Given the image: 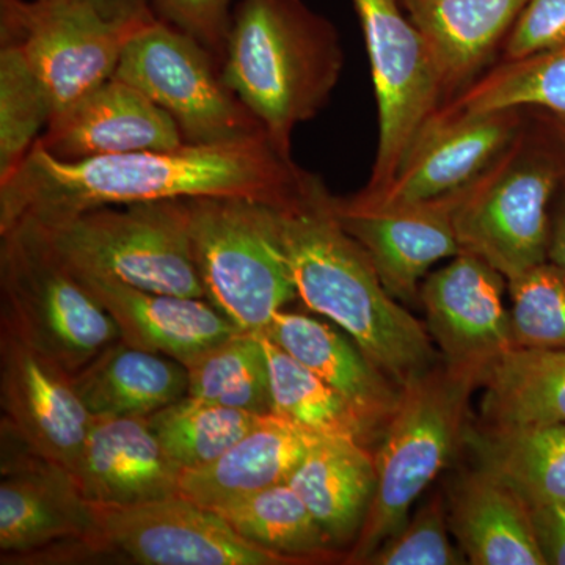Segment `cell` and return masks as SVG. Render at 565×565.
I'll use <instances>...</instances> for the list:
<instances>
[{
  "mask_svg": "<svg viewBox=\"0 0 565 565\" xmlns=\"http://www.w3.org/2000/svg\"><path fill=\"white\" fill-rule=\"evenodd\" d=\"M465 446L530 503L565 501V424L494 429L471 424Z\"/></svg>",
  "mask_w": 565,
  "mask_h": 565,
  "instance_id": "obj_28",
  "label": "cell"
},
{
  "mask_svg": "<svg viewBox=\"0 0 565 565\" xmlns=\"http://www.w3.org/2000/svg\"><path fill=\"white\" fill-rule=\"evenodd\" d=\"M508 280L468 250L430 274L419 291L426 327L446 363L487 371L515 348L511 311L504 307Z\"/></svg>",
  "mask_w": 565,
  "mask_h": 565,
  "instance_id": "obj_16",
  "label": "cell"
},
{
  "mask_svg": "<svg viewBox=\"0 0 565 565\" xmlns=\"http://www.w3.org/2000/svg\"><path fill=\"white\" fill-rule=\"evenodd\" d=\"M512 109H542L565 118V46L520 61H501L449 99L434 118Z\"/></svg>",
  "mask_w": 565,
  "mask_h": 565,
  "instance_id": "obj_29",
  "label": "cell"
},
{
  "mask_svg": "<svg viewBox=\"0 0 565 565\" xmlns=\"http://www.w3.org/2000/svg\"><path fill=\"white\" fill-rule=\"evenodd\" d=\"M52 115L50 95L21 52L0 44V182L25 161Z\"/></svg>",
  "mask_w": 565,
  "mask_h": 565,
  "instance_id": "obj_34",
  "label": "cell"
},
{
  "mask_svg": "<svg viewBox=\"0 0 565 565\" xmlns=\"http://www.w3.org/2000/svg\"><path fill=\"white\" fill-rule=\"evenodd\" d=\"M21 223L73 273L143 291L204 299L188 200L115 204L57 222Z\"/></svg>",
  "mask_w": 565,
  "mask_h": 565,
  "instance_id": "obj_5",
  "label": "cell"
},
{
  "mask_svg": "<svg viewBox=\"0 0 565 565\" xmlns=\"http://www.w3.org/2000/svg\"><path fill=\"white\" fill-rule=\"evenodd\" d=\"M188 394L199 399L273 415L269 362L262 334L237 332L184 363Z\"/></svg>",
  "mask_w": 565,
  "mask_h": 565,
  "instance_id": "obj_31",
  "label": "cell"
},
{
  "mask_svg": "<svg viewBox=\"0 0 565 565\" xmlns=\"http://www.w3.org/2000/svg\"><path fill=\"white\" fill-rule=\"evenodd\" d=\"M310 177L275 150L266 134L84 161H61L33 147L0 182V233L21 222H57L115 204L248 199L280 207L302 193Z\"/></svg>",
  "mask_w": 565,
  "mask_h": 565,
  "instance_id": "obj_1",
  "label": "cell"
},
{
  "mask_svg": "<svg viewBox=\"0 0 565 565\" xmlns=\"http://www.w3.org/2000/svg\"><path fill=\"white\" fill-rule=\"evenodd\" d=\"M2 327L71 374L120 340L99 300L28 225L0 233Z\"/></svg>",
  "mask_w": 565,
  "mask_h": 565,
  "instance_id": "obj_7",
  "label": "cell"
},
{
  "mask_svg": "<svg viewBox=\"0 0 565 565\" xmlns=\"http://www.w3.org/2000/svg\"><path fill=\"white\" fill-rule=\"evenodd\" d=\"M470 188L434 202L381 210L345 206L334 196V210L345 232L370 256L390 296L403 305H416L419 282L430 267L462 250L455 215Z\"/></svg>",
  "mask_w": 565,
  "mask_h": 565,
  "instance_id": "obj_17",
  "label": "cell"
},
{
  "mask_svg": "<svg viewBox=\"0 0 565 565\" xmlns=\"http://www.w3.org/2000/svg\"><path fill=\"white\" fill-rule=\"evenodd\" d=\"M104 552L143 565H288L248 542L221 514L182 494L134 505L92 504Z\"/></svg>",
  "mask_w": 565,
  "mask_h": 565,
  "instance_id": "obj_12",
  "label": "cell"
},
{
  "mask_svg": "<svg viewBox=\"0 0 565 565\" xmlns=\"http://www.w3.org/2000/svg\"><path fill=\"white\" fill-rule=\"evenodd\" d=\"M244 539L299 564L337 556V546L288 482L215 509Z\"/></svg>",
  "mask_w": 565,
  "mask_h": 565,
  "instance_id": "obj_30",
  "label": "cell"
},
{
  "mask_svg": "<svg viewBox=\"0 0 565 565\" xmlns=\"http://www.w3.org/2000/svg\"><path fill=\"white\" fill-rule=\"evenodd\" d=\"M0 404L2 426L36 455L76 471L95 418L73 374L7 327L0 330Z\"/></svg>",
  "mask_w": 565,
  "mask_h": 565,
  "instance_id": "obj_15",
  "label": "cell"
},
{
  "mask_svg": "<svg viewBox=\"0 0 565 565\" xmlns=\"http://www.w3.org/2000/svg\"><path fill=\"white\" fill-rule=\"evenodd\" d=\"M184 143L177 122L143 93L111 79L52 115L35 147L61 161L147 150H172Z\"/></svg>",
  "mask_w": 565,
  "mask_h": 565,
  "instance_id": "obj_18",
  "label": "cell"
},
{
  "mask_svg": "<svg viewBox=\"0 0 565 565\" xmlns=\"http://www.w3.org/2000/svg\"><path fill=\"white\" fill-rule=\"evenodd\" d=\"M65 545L104 552L93 505L66 468L36 455L9 427L2 426L3 556L44 555Z\"/></svg>",
  "mask_w": 565,
  "mask_h": 565,
  "instance_id": "obj_13",
  "label": "cell"
},
{
  "mask_svg": "<svg viewBox=\"0 0 565 565\" xmlns=\"http://www.w3.org/2000/svg\"><path fill=\"white\" fill-rule=\"evenodd\" d=\"M343 65L337 29L303 0H239L234 7L223 81L286 158L296 129L329 103Z\"/></svg>",
  "mask_w": 565,
  "mask_h": 565,
  "instance_id": "obj_3",
  "label": "cell"
},
{
  "mask_svg": "<svg viewBox=\"0 0 565 565\" xmlns=\"http://www.w3.org/2000/svg\"><path fill=\"white\" fill-rule=\"evenodd\" d=\"M508 289L515 348L565 349V270L546 262Z\"/></svg>",
  "mask_w": 565,
  "mask_h": 565,
  "instance_id": "obj_35",
  "label": "cell"
},
{
  "mask_svg": "<svg viewBox=\"0 0 565 565\" xmlns=\"http://www.w3.org/2000/svg\"><path fill=\"white\" fill-rule=\"evenodd\" d=\"M277 214L297 296L308 310L348 333L399 385L441 359L427 327L390 296L367 253L345 232L321 178L311 174Z\"/></svg>",
  "mask_w": 565,
  "mask_h": 565,
  "instance_id": "obj_2",
  "label": "cell"
},
{
  "mask_svg": "<svg viewBox=\"0 0 565 565\" xmlns=\"http://www.w3.org/2000/svg\"><path fill=\"white\" fill-rule=\"evenodd\" d=\"M237 2L239 0H150V6L158 20L199 40L222 65Z\"/></svg>",
  "mask_w": 565,
  "mask_h": 565,
  "instance_id": "obj_37",
  "label": "cell"
},
{
  "mask_svg": "<svg viewBox=\"0 0 565 565\" xmlns=\"http://www.w3.org/2000/svg\"><path fill=\"white\" fill-rule=\"evenodd\" d=\"M73 382L93 418H148L189 388L184 364L122 340L76 371Z\"/></svg>",
  "mask_w": 565,
  "mask_h": 565,
  "instance_id": "obj_26",
  "label": "cell"
},
{
  "mask_svg": "<svg viewBox=\"0 0 565 565\" xmlns=\"http://www.w3.org/2000/svg\"><path fill=\"white\" fill-rule=\"evenodd\" d=\"M484 371L438 360L404 385L403 399L373 449L375 492L345 559H364L404 526L412 505L456 459L470 429V401Z\"/></svg>",
  "mask_w": 565,
  "mask_h": 565,
  "instance_id": "obj_4",
  "label": "cell"
},
{
  "mask_svg": "<svg viewBox=\"0 0 565 565\" xmlns=\"http://www.w3.org/2000/svg\"><path fill=\"white\" fill-rule=\"evenodd\" d=\"M348 401L375 445L403 399L404 386L384 373L341 329L278 311L263 333Z\"/></svg>",
  "mask_w": 565,
  "mask_h": 565,
  "instance_id": "obj_19",
  "label": "cell"
},
{
  "mask_svg": "<svg viewBox=\"0 0 565 565\" xmlns=\"http://www.w3.org/2000/svg\"><path fill=\"white\" fill-rule=\"evenodd\" d=\"M373 449L351 437L321 435L288 484L299 493L337 548L353 545L375 492Z\"/></svg>",
  "mask_w": 565,
  "mask_h": 565,
  "instance_id": "obj_25",
  "label": "cell"
},
{
  "mask_svg": "<svg viewBox=\"0 0 565 565\" xmlns=\"http://www.w3.org/2000/svg\"><path fill=\"white\" fill-rule=\"evenodd\" d=\"M318 437L280 416H263L215 462L182 471L180 494L215 511L288 482Z\"/></svg>",
  "mask_w": 565,
  "mask_h": 565,
  "instance_id": "obj_24",
  "label": "cell"
},
{
  "mask_svg": "<svg viewBox=\"0 0 565 565\" xmlns=\"http://www.w3.org/2000/svg\"><path fill=\"white\" fill-rule=\"evenodd\" d=\"M526 110L433 118L388 188L340 199L359 210L411 206L445 199L484 177L526 128Z\"/></svg>",
  "mask_w": 565,
  "mask_h": 565,
  "instance_id": "obj_14",
  "label": "cell"
},
{
  "mask_svg": "<svg viewBox=\"0 0 565 565\" xmlns=\"http://www.w3.org/2000/svg\"><path fill=\"white\" fill-rule=\"evenodd\" d=\"M446 503L449 530L467 563L545 565L530 503L484 465L457 476Z\"/></svg>",
  "mask_w": 565,
  "mask_h": 565,
  "instance_id": "obj_22",
  "label": "cell"
},
{
  "mask_svg": "<svg viewBox=\"0 0 565 565\" xmlns=\"http://www.w3.org/2000/svg\"><path fill=\"white\" fill-rule=\"evenodd\" d=\"M263 416L185 394L147 419L167 455L185 471L215 462Z\"/></svg>",
  "mask_w": 565,
  "mask_h": 565,
  "instance_id": "obj_33",
  "label": "cell"
},
{
  "mask_svg": "<svg viewBox=\"0 0 565 565\" xmlns=\"http://www.w3.org/2000/svg\"><path fill=\"white\" fill-rule=\"evenodd\" d=\"M448 503L441 492L429 498L408 516L388 541L374 550L363 564L370 565H459L463 553L448 537Z\"/></svg>",
  "mask_w": 565,
  "mask_h": 565,
  "instance_id": "obj_36",
  "label": "cell"
},
{
  "mask_svg": "<svg viewBox=\"0 0 565 565\" xmlns=\"http://www.w3.org/2000/svg\"><path fill=\"white\" fill-rule=\"evenodd\" d=\"M527 2L401 0L429 44L444 82L446 103L486 73V66L497 55L498 47H503Z\"/></svg>",
  "mask_w": 565,
  "mask_h": 565,
  "instance_id": "obj_23",
  "label": "cell"
},
{
  "mask_svg": "<svg viewBox=\"0 0 565 565\" xmlns=\"http://www.w3.org/2000/svg\"><path fill=\"white\" fill-rule=\"evenodd\" d=\"M147 22L110 21L79 0H0V44L21 52L54 114L111 79Z\"/></svg>",
  "mask_w": 565,
  "mask_h": 565,
  "instance_id": "obj_11",
  "label": "cell"
},
{
  "mask_svg": "<svg viewBox=\"0 0 565 565\" xmlns=\"http://www.w3.org/2000/svg\"><path fill=\"white\" fill-rule=\"evenodd\" d=\"M531 515L545 565H565V501L531 505Z\"/></svg>",
  "mask_w": 565,
  "mask_h": 565,
  "instance_id": "obj_39",
  "label": "cell"
},
{
  "mask_svg": "<svg viewBox=\"0 0 565 565\" xmlns=\"http://www.w3.org/2000/svg\"><path fill=\"white\" fill-rule=\"evenodd\" d=\"M182 470L147 418H95L73 476L90 504L134 505L180 494Z\"/></svg>",
  "mask_w": 565,
  "mask_h": 565,
  "instance_id": "obj_20",
  "label": "cell"
},
{
  "mask_svg": "<svg viewBox=\"0 0 565 565\" xmlns=\"http://www.w3.org/2000/svg\"><path fill=\"white\" fill-rule=\"evenodd\" d=\"M563 46L565 0H530L501 47V61H520Z\"/></svg>",
  "mask_w": 565,
  "mask_h": 565,
  "instance_id": "obj_38",
  "label": "cell"
},
{
  "mask_svg": "<svg viewBox=\"0 0 565 565\" xmlns=\"http://www.w3.org/2000/svg\"><path fill=\"white\" fill-rule=\"evenodd\" d=\"M110 21L147 22L154 20L150 0H79Z\"/></svg>",
  "mask_w": 565,
  "mask_h": 565,
  "instance_id": "obj_40",
  "label": "cell"
},
{
  "mask_svg": "<svg viewBox=\"0 0 565 565\" xmlns=\"http://www.w3.org/2000/svg\"><path fill=\"white\" fill-rule=\"evenodd\" d=\"M76 275L117 323L120 340L134 348L162 353L184 364L211 345L243 332L210 300L143 291L92 275Z\"/></svg>",
  "mask_w": 565,
  "mask_h": 565,
  "instance_id": "obj_21",
  "label": "cell"
},
{
  "mask_svg": "<svg viewBox=\"0 0 565 565\" xmlns=\"http://www.w3.org/2000/svg\"><path fill=\"white\" fill-rule=\"evenodd\" d=\"M193 259L210 300L243 332L263 333L299 299L277 206L248 199L188 200Z\"/></svg>",
  "mask_w": 565,
  "mask_h": 565,
  "instance_id": "obj_6",
  "label": "cell"
},
{
  "mask_svg": "<svg viewBox=\"0 0 565 565\" xmlns=\"http://www.w3.org/2000/svg\"><path fill=\"white\" fill-rule=\"evenodd\" d=\"M557 128L561 129V132H563V136L565 137V118H556Z\"/></svg>",
  "mask_w": 565,
  "mask_h": 565,
  "instance_id": "obj_42",
  "label": "cell"
},
{
  "mask_svg": "<svg viewBox=\"0 0 565 565\" xmlns=\"http://www.w3.org/2000/svg\"><path fill=\"white\" fill-rule=\"evenodd\" d=\"M563 180V166L535 145L526 126L457 206L460 248L481 256L508 281L548 262L552 204Z\"/></svg>",
  "mask_w": 565,
  "mask_h": 565,
  "instance_id": "obj_8",
  "label": "cell"
},
{
  "mask_svg": "<svg viewBox=\"0 0 565 565\" xmlns=\"http://www.w3.org/2000/svg\"><path fill=\"white\" fill-rule=\"evenodd\" d=\"M262 340L269 362L273 415L308 433L351 437L374 449L373 438L362 419L340 393L269 338L262 334Z\"/></svg>",
  "mask_w": 565,
  "mask_h": 565,
  "instance_id": "obj_32",
  "label": "cell"
},
{
  "mask_svg": "<svg viewBox=\"0 0 565 565\" xmlns=\"http://www.w3.org/2000/svg\"><path fill=\"white\" fill-rule=\"evenodd\" d=\"M114 77L167 111L184 143H228L266 134L223 81L212 52L158 18L132 33Z\"/></svg>",
  "mask_w": 565,
  "mask_h": 565,
  "instance_id": "obj_9",
  "label": "cell"
},
{
  "mask_svg": "<svg viewBox=\"0 0 565 565\" xmlns=\"http://www.w3.org/2000/svg\"><path fill=\"white\" fill-rule=\"evenodd\" d=\"M548 262L565 270V193L556 203L555 211L552 212Z\"/></svg>",
  "mask_w": 565,
  "mask_h": 565,
  "instance_id": "obj_41",
  "label": "cell"
},
{
  "mask_svg": "<svg viewBox=\"0 0 565 565\" xmlns=\"http://www.w3.org/2000/svg\"><path fill=\"white\" fill-rule=\"evenodd\" d=\"M481 426L565 424V349L514 348L482 377Z\"/></svg>",
  "mask_w": 565,
  "mask_h": 565,
  "instance_id": "obj_27",
  "label": "cell"
},
{
  "mask_svg": "<svg viewBox=\"0 0 565 565\" xmlns=\"http://www.w3.org/2000/svg\"><path fill=\"white\" fill-rule=\"evenodd\" d=\"M362 28L377 102L379 141L370 181L377 195L399 172L415 141L446 103L429 44L401 0H351Z\"/></svg>",
  "mask_w": 565,
  "mask_h": 565,
  "instance_id": "obj_10",
  "label": "cell"
}]
</instances>
